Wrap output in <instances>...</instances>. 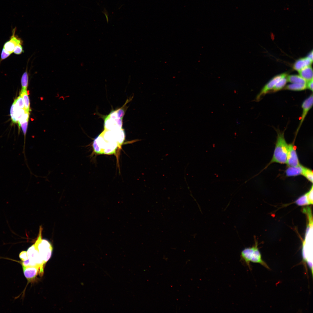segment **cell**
<instances>
[{
	"mask_svg": "<svg viewBox=\"0 0 313 313\" xmlns=\"http://www.w3.org/2000/svg\"><path fill=\"white\" fill-rule=\"evenodd\" d=\"M240 260L248 267L250 270L251 269V262L260 264L266 268L270 269L267 264L262 259L256 242H255L254 245L252 247L245 248L241 251Z\"/></svg>",
	"mask_w": 313,
	"mask_h": 313,
	"instance_id": "6da1fadb",
	"label": "cell"
},
{
	"mask_svg": "<svg viewBox=\"0 0 313 313\" xmlns=\"http://www.w3.org/2000/svg\"><path fill=\"white\" fill-rule=\"evenodd\" d=\"M288 149V144L285 139L284 132H278L275 147L270 163H286Z\"/></svg>",
	"mask_w": 313,
	"mask_h": 313,
	"instance_id": "7a4b0ae2",
	"label": "cell"
},
{
	"mask_svg": "<svg viewBox=\"0 0 313 313\" xmlns=\"http://www.w3.org/2000/svg\"><path fill=\"white\" fill-rule=\"evenodd\" d=\"M42 230L43 228L40 226L38 237L34 244L38 250L40 256L45 264L51 256L53 248L51 243L48 241L42 239Z\"/></svg>",
	"mask_w": 313,
	"mask_h": 313,
	"instance_id": "3957f363",
	"label": "cell"
},
{
	"mask_svg": "<svg viewBox=\"0 0 313 313\" xmlns=\"http://www.w3.org/2000/svg\"><path fill=\"white\" fill-rule=\"evenodd\" d=\"M105 142H116L121 146L125 139V133L122 129L117 130H105L101 134Z\"/></svg>",
	"mask_w": 313,
	"mask_h": 313,
	"instance_id": "277c9868",
	"label": "cell"
},
{
	"mask_svg": "<svg viewBox=\"0 0 313 313\" xmlns=\"http://www.w3.org/2000/svg\"><path fill=\"white\" fill-rule=\"evenodd\" d=\"M287 76L286 73L277 75L270 80L262 88L260 92L256 97V99L257 101H259L261 97L269 91L272 90L276 83L282 78Z\"/></svg>",
	"mask_w": 313,
	"mask_h": 313,
	"instance_id": "5b68a950",
	"label": "cell"
},
{
	"mask_svg": "<svg viewBox=\"0 0 313 313\" xmlns=\"http://www.w3.org/2000/svg\"><path fill=\"white\" fill-rule=\"evenodd\" d=\"M122 119L121 118H113L108 116L104 119L105 130H117L122 129Z\"/></svg>",
	"mask_w": 313,
	"mask_h": 313,
	"instance_id": "8992f818",
	"label": "cell"
},
{
	"mask_svg": "<svg viewBox=\"0 0 313 313\" xmlns=\"http://www.w3.org/2000/svg\"><path fill=\"white\" fill-rule=\"evenodd\" d=\"M286 163L289 167H296L300 165L296 148L292 144H288Z\"/></svg>",
	"mask_w": 313,
	"mask_h": 313,
	"instance_id": "52a82bcc",
	"label": "cell"
},
{
	"mask_svg": "<svg viewBox=\"0 0 313 313\" xmlns=\"http://www.w3.org/2000/svg\"><path fill=\"white\" fill-rule=\"evenodd\" d=\"M313 94H312L303 101L302 103L301 106L302 109V114L299 124L297 129L296 134L299 130L308 113L312 107L313 105Z\"/></svg>",
	"mask_w": 313,
	"mask_h": 313,
	"instance_id": "ba28073f",
	"label": "cell"
},
{
	"mask_svg": "<svg viewBox=\"0 0 313 313\" xmlns=\"http://www.w3.org/2000/svg\"><path fill=\"white\" fill-rule=\"evenodd\" d=\"M16 28L13 30V34L11 37L10 40L6 42L3 48L7 52L11 54L13 51L15 47L19 44H22V41L21 39L15 36Z\"/></svg>",
	"mask_w": 313,
	"mask_h": 313,
	"instance_id": "9c48e42d",
	"label": "cell"
},
{
	"mask_svg": "<svg viewBox=\"0 0 313 313\" xmlns=\"http://www.w3.org/2000/svg\"><path fill=\"white\" fill-rule=\"evenodd\" d=\"M24 275L28 281L30 282L35 280L37 275H40V270L38 266L22 267Z\"/></svg>",
	"mask_w": 313,
	"mask_h": 313,
	"instance_id": "30bf717a",
	"label": "cell"
},
{
	"mask_svg": "<svg viewBox=\"0 0 313 313\" xmlns=\"http://www.w3.org/2000/svg\"><path fill=\"white\" fill-rule=\"evenodd\" d=\"M312 62L307 57L300 58L297 60L294 63L293 68L299 71L303 68L310 66Z\"/></svg>",
	"mask_w": 313,
	"mask_h": 313,
	"instance_id": "8fae6325",
	"label": "cell"
},
{
	"mask_svg": "<svg viewBox=\"0 0 313 313\" xmlns=\"http://www.w3.org/2000/svg\"><path fill=\"white\" fill-rule=\"evenodd\" d=\"M299 72L300 76L307 81L313 79L312 69L310 66L303 68Z\"/></svg>",
	"mask_w": 313,
	"mask_h": 313,
	"instance_id": "7c38bea8",
	"label": "cell"
},
{
	"mask_svg": "<svg viewBox=\"0 0 313 313\" xmlns=\"http://www.w3.org/2000/svg\"><path fill=\"white\" fill-rule=\"evenodd\" d=\"M303 166L300 164L296 167H290L286 169L285 171L286 175L288 176H295L302 174Z\"/></svg>",
	"mask_w": 313,
	"mask_h": 313,
	"instance_id": "4fadbf2b",
	"label": "cell"
},
{
	"mask_svg": "<svg viewBox=\"0 0 313 313\" xmlns=\"http://www.w3.org/2000/svg\"><path fill=\"white\" fill-rule=\"evenodd\" d=\"M287 81L292 83L306 84L307 81L301 76L297 75H289L287 77Z\"/></svg>",
	"mask_w": 313,
	"mask_h": 313,
	"instance_id": "5bb4252c",
	"label": "cell"
},
{
	"mask_svg": "<svg viewBox=\"0 0 313 313\" xmlns=\"http://www.w3.org/2000/svg\"><path fill=\"white\" fill-rule=\"evenodd\" d=\"M307 88L306 84L292 83L287 85L285 89L292 91H299L305 90Z\"/></svg>",
	"mask_w": 313,
	"mask_h": 313,
	"instance_id": "9a60e30c",
	"label": "cell"
},
{
	"mask_svg": "<svg viewBox=\"0 0 313 313\" xmlns=\"http://www.w3.org/2000/svg\"><path fill=\"white\" fill-rule=\"evenodd\" d=\"M20 95L22 97L24 103V109L27 112H29L30 110V103L28 95L27 94V90L21 89Z\"/></svg>",
	"mask_w": 313,
	"mask_h": 313,
	"instance_id": "2e32d148",
	"label": "cell"
},
{
	"mask_svg": "<svg viewBox=\"0 0 313 313\" xmlns=\"http://www.w3.org/2000/svg\"><path fill=\"white\" fill-rule=\"evenodd\" d=\"M299 205L302 206L311 204L307 195V193L299 198L295 201Z\"/></svg>",
	"mask_w": 313,
	"mask_h": 313,
	"instance_id": "e0dca14e",
	"label": "cell"
},
{
	"mask_svg": "<svg viewBox=\"0 0 313 313\" xmlns=\"http://www.w3.org/2000/svg\"><path fill=\"white\" fill-rule=\"evenodd\" d=\"M286 77H284L280 79L275 84L272 90L274 91H277L283 88L287 81Z\"/></svg>",
	"mask_w": 313,
	"mask_h": 313,
	"instance_id": "ac0fdd59",
	"label": "cell"
},
{
	"mask_svg": "<svg viewBox=\"0 0 313 313\" xmlns=\"http://www.w3.org/2000/svg\"><path fill=\"white\" fill-rule=\"evenodd\" d=\"M302 175L312 183H313V173L310 169L303 166Z\"/></svg>",
	"mask_w": 313,
	"mask_h": 313,
	"instance_id": "d6986e66",
	"label": "cell"
},
{
	"mask_svg": "<svg viewBox=\"0 0 313 313\" xmlns=\"http://www.w3.org/2000/svg\"><path fill=\"white\" fill-rule=\"evenodd\" d=\"M28 75L26 70L23 74L21 80L22 90H27L28 83Z\"/></svg>",
	"mask_w": 313,
	"mask_h": 313,
	"instance_id": "ffe728a7",
	"label": "cell"
},
{
	"mask_svg": "<svg viewBox=\"0 0 313 313\" xmlns=\"http://www.w3.org/2000/svg\"><path fill=\"white\" fill-rule=\"evenodd\" d=\"M13 103L17 108L20 109H24V104L22 97L20 95L15 99Z\"/></svg>",
	"mask_w": 313,
	"mask_h": 313,
	"instance_id": "44dd1931",
	"label": "cell"
},
{
	"mask_svg": "<svg viewBox=\"0 0 313 313\" xmlns=\"http://www.w3.org/2000/svg\"><path fill=\"white\" fill-rule=\"evenodd\" d=\"M23 48L21 44L17 45L14 48L13 52L17 54H20L23 52Z\"/></svg>",
	"mask_w": 313,
	"mask_h": 313,
	"instance_id": "7402d4cb",
	"label": "cell"
},
{
	"mask_svg": "<svg viewBox=\"0 0 313 313\" xmlns=\"http://www.w3.org/2000/svg\"><path fill=\"white\" fill-rule=\"evenodd\" d=\"M30 114L29 112H26L23 117L18 121L19 128L20 124L26 121H28Z\"/></svg>",
	"mask_w": 313,
	"mask_h": 313,
	"instance_id": "603a6c76",
	"label": "cell"
},
{
	"mask_svg": "<svg viewBox=\"0 0 313 313\" xmlns=\"http://www.w3.org/2000/svg\"><path fill=\"white\" fill-rule=\"evenodd\" d=\"M19 257L22 261H24L28 259L27 251H23L19 254Z\"/></svg>",
	"mask_w": 313,
	"mask_h": 313,
	"instance_id": "cb8c5ba5",
	"label": "cell"
},
{
	"mask_svg": "<svg viewBox=\"0 0 313 313\" xmlns=\"http://www.w3.org/2000/svg\"><path fill=\"white\" fill-rule=\"evenodd\" d=\"M28 122V121H26L21 123L19 126V128L21 126L22 128L25 137L26 134Z\"/></svg>",
	"mask_w": 313,
	"mask_h": 313,
	"instance_id": "d4e9b609",
	"label": "cell"
},
{
	"mask_svg": "<svg viewBox=\"0 0 313 313\" xmlns=\"http://www.w3.org/2000/svg\"><path fill=\"white\" fill-rule=\"evenodd\" d=\"M313 185H312L309 191L307 192L309 200L311 204H313Z\"/></svg>",
	"mask_w": 313,
	"mask_h": 313,
	"instance_id": "484cf974",
	"label": "cell"
},
{
	"mask_svg": "<svg viewBox=\"0 0 313 313\" xmlns=\"http://www.w3.org/2000/svg\"><path fill=\"white\" fill-rule=\"evenodd\" d=\"M11 54L6 52L3 48L1 54V61L3 60L8 57Z\"/></svg>",
	"mask_w": 313,
	"mask_h": 313,
	"instance_id": "4316f807",
	"label": "cell"
},
{
	"mask_svg": "<svg viewBox=\"0 0 313 313\" xmlns=\"http://www.w3.org/2000/svg\"><path fill=\"white\" fill-rule=\"evenodd\" d=\"M13 108L14 104L13 103L10 108V115L12 121L14 123H18V122L17 120L15 119L14 117Z\"/></svg>",
	"mask_w": 313,
	"mask_h": 313,
	"instance_id": "83f0119b",
	"label": "cell"
},
{
	"mask_svg": "<svg viewBox=\"0 0 313 313\" xmlns=\"http://www.w3.org/2000/svg\"><path fill=\"white\" fill-rule=\"evenodd\" d=\"M306 86L307 88L309 89L310 90L313 91V79L307 81L306 83Z\"/></svg>",
	"mask_w": 313,
	"mask_h": 313,
	"instance_id": "f1b7e54d",
	"label": "cell"
},
{
	"mask_svg": "<svg viewBox=\"0 0 313 313\" xmlns=\"http://www.w3.org/2000/svg\"><path fill=\"white\" fill-rule=\"evenodd\" d=\"M312 61H313V51L312 50L308 54L307 57Z\"/></svg>",
	"mask_w": 313,
	"mask_h": 313,
	"instance_id": "f546056e",
	"label": "cell"
}]
</instances>
